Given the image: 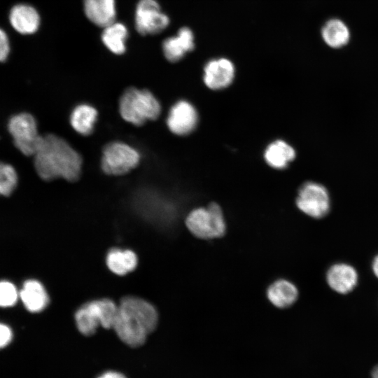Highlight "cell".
I'll return each mask as SVG.
<instances>
[{"instance_id":"cell-25","label":"cell","mask_w":378,"mask_h":378,"mask_svg":"<svg viewBox=\"0 0 378 378\" xmlns=\"http://www.w3.org/2000/svg\"><path fill=\"white\" fill-rule=\"evenodd\" d=\"M10 52V43L6 32L0 28V62L6 60Z\"/></svg>"},{"instance_id":"cell-10","label":"cell","mask_w":378,"mask_h":378,"mask_svg":"<svg viewBox=\"0 0 378 378\" xmlns=\"http://www.w3.org/2000/svg\"><path fill=\"white\" fill-rule=\"evenodd\" d=\"M198 113L195 106L188 101L180 100L171 108L167 125L169 130L178 136L188 135L196 127Z\"/></svg>"},{"instance_id":"cell-14","label":"cell","mask_w":378,"mask_h":378,"mask_svg":"<svg viewBox=\"0 0 378 378\" xmlns=\"http://www.w3.org/2000/svg\"><path fill=\"white\" fill-rule=\"evenodd\" d=\"M329 286L335 291L346 294L356 286L358 274L355 269L344 263L335 264L330 267L326 275Z\"/></svg>"},{"instance_id":"cell-17","label":"cell","mask_w":378,"mask_h":378,"mask_svg":"<svg viewBox=\"0 0 378 378\" xmlns=\"http://www.w3.org/2000/svg\"><path fill=\"white\" fill-rule=\"evenodd\" d=\"M20 296L26 309L30 312H39L48 302V295L43 286L38 281H26L20 292Z\"/></svg>"},{"instance_id":"cell-8","label":"cell","mask_w":378,"mask_h":378,"mask_svg":"<svg viewBox=\"0 0 378 378\" xmlns=\"http://www.w3.org/2000/svg\"><path fill=\"white\" fill-rule=\"evenodd\" d=\"M295 203L302 212L314 218L324 217L330 207L327 189L313 181L306 182L300 188Z\"/></svg>"},{"instance_id":"cell-15","label":"cell","mask_w":378,"mask_h":378,"mask_svg":"<svg viewBox=\"0 0 378 378\" xmlns=\"http://www.w3.org/2000/svg\"><path fill=\"white\" fill-rule=\"evenodd\" d=\"M84 13L88 19L104 28L115 22V0H83Z\"/></svg>"},{"instance_id":"cell-2","label":"cell","mask_w":378,"mask_h":378,"mask_svg":"<svg viewBox=\"0 0 378 378\" xmlns=\"http://www.w3.org/2000/svg\"><path fill=\"white\" fill-rule=\"evenodd\" d=\"M158 321V312L152 304L141 298L126 297L118 306L113 328L124 343L138 347L155 329Z\"/></svg>"},{"instance_id":"cell-23","label":"cell","mask_w":378,"mask_h":378,"mask_svg":"<svg viewBox=\"0 0 378 378\" xmlns=\"http://www.w3.org/2000/svg\"><path fill=\"white\" fill-rule=\"evenodd\" d=\"M18 183L15 169L9 164L0 162V195L8 196Z\"/></svg>"},{"instance_id":"cell-11","label":"cell","mask_w":378,"mask_h":378,"mask_svg":"<svg viewBox=\"0 0 378 378\" xmlns=\"http://www.w3.org/2000/svg\"><path fill=\"white\" fill-rule=\"evenodd\" d=\"M233 63L227 58L209 60L204 67L203 80L211 90H222L228 87L234 78Z\"/></svg>"},{"instance_id":"cell-26","label":"cell","mask_w":378,"mask_h":378,"mask_svg":"<svg viewBox=\"0 0 378 378\" xmlns=\"http://www.w3.org/2000/svg\"><path fill=\"white\" fill-rule=\"evenodd\" d=\"M13 332L9 326L0 323V349L7 346L13 340Z\"/></svg>"},{"instance_id":"cell-7","label":"cell","mask_w":378,"mask_h":378,"mask_svg":"<svg viewBox=\"0 0 378 378\" xmlns=\"http://www.w3.org/2000/svg\"><path fill=\"white\" fill-rule=\"evenodd\" d=\"M8 131L15 146L25 155H34L41 136L34 118L29 113H22L13 115L8 122Z\"/></svg>"},{"instance_id":"cell-19","label":"cell","mask_w":378,"mask_h":378,"mask_svg":"<svg viewBox=\"0 0 378 378\" xmlns=\"http://www.w3.org/2000/svg\"><path fill=\"white\" fill-rule=\"evenodd\" d=\"M321 36L327 46L332 48H341L350 39V31L346 24L340 19L332 18L323 26Z\"/></svg>"},{"instance_id":"cell-5","label":"cell","mask_w":378,"mask_h":378,"mask_svg":"<svg viewBox=\"0 0 378 378\" xmlns=\"http://www.w3.org/2000/svg\"><path fill=\"white\" fill-rule=\"evenodd\" d=\"M117 312L118 306L108 299L88 302L76 313L77 328L85 336L93 335L99 326L113 328Z\"/></svg>"},{"instance_id":"cell-16","label":"cell","mask_w":378,"mask_h":378,"mask_svg":"<svg viewBox=\"0 0 378 378\" xmlns=\"http://www.w3.org/2000/svg\"><path fill=\"white\" fill-rule=\"evenodd\" d=\"M267 297L274 307L280 309L288 308L297 300L298 290L288 280L278 279L267 288Z\"/></svg>"},{"instance_id":"cell-4","label":"cell","mask_w":378,"mask_h":378,"mask_svg":"<svg viewBox=\"0 0 378 378\" xmlns=\"http://www.w3.org/2000/svg\"><path fill=\"white\" fill-rule=\"evenodd\" d=\"M186 225L193 235L202 239L220 238L226 232L223 213L215 202L191 211L186 217Z\"/></svg>"},{"instance_id":"cell-9","label":"cell","mask_w":378,"mask_h":378,"mask_svg":"<svg viewBox=\"0 0 378 378\" xmlns=\"http://www.w3.org/2000/svg\"><path fill=\"white\" fill-rule=\"evenodd\" d=\"M136 31L141 35L157 34L169 24V18L161 11L156 0H139L134 15Z\"/></svg>"},{"instance_id":"cell-18","label":"cell","mask_w":378,"mask_h":378,"mask_svg":"<svg viewBox=\"0 0 378 378\" xmlns=\"http://www.w3.org/2000/svg\"><path fill=\"white\" fill-rule=\"evenodd\" d=\"M295 157L294 148L283 140L270 144L264 153L266 162L272 168L284 169Z\"/></svg>"},{"instance_id":"cell-1","label":"cell","mask_w":378,"mask_h":378,"mask_svg":"<svg viewBox=\"0 0 378 378\" xmlns=\"http://www.w3.org/2000/svg\"><path fill=\"white\" fill-rule=\"evenodd\" d=\"M34 156L36 171L45 181L63 178L74 182L80 177L81 156L65 139L55 134L42 136Z\"/></svg>"},{"instance_id":"cell-22","label":"cell","mask_w":378,"mask_h":378,"mask_svg":"<svg viewBox=\"0 0 378 378\" xmlns=\"http://www.w3.org/2000/svg\"><path fill=\"white\" fill-rule=\"evenodd\" d=\"M106 264L113 273L124 275L135 269L137 258L130 250L113 249L107 255Z\"/></svg>"},{"instance_id":"cell-28","label":"cell","mask_w":378,"mask_h":378,"mask_svg":"<svg viewBox=\"0 0 378 378\" xmlns=\"http://www.w3.org/2000/svg\"><path fill=\"white\" fill-rule=\"evenodd\" d=\"M372 270L376 275V276L378 278V255L374 258L373 263H372Z\"/></svg>"},{"instance_id":"cell-24","label":"cell","mask_w":378,"mask_h":378,"mask_svg":"<svg viewBox=\"0 0 378 378\" xmlns=\"http://www.w3.org/2000/svg\"><path fill=\"white\" fill-rule=\"evenodd\" d=\"M18 298V293L15 285L7 281H0V307H12Z\"/></svg>"},{"instance_id":"cell-20","label":"cell","mask_w":378,"mask_h":378,"mask_svg":"<svg viewBox=\"0 0 378 378\" xmlns=\"http://www.w3.org/2000/svg\"><path fill=\"white\" fill-rule=\"evenodd\" d=\"M128 31L125 24L113 22L104 28L102 41L113 54L122 55L126 50Z\"/></svg>"},{"instance_id":"cell-13","label":"cell","mask_w":378,"mask_h":378,"mask_svg":"<svg viewBox=\"0 0 378 378\" xmlns=\"http://www.w3.org/2000/svg\"><path fill=\"white\" fill-rule=\"evenodd\" d=\"M195 38L188 27H181L176 36L167 38L162 43V51L165 58L171 62L181 60L186 53L193 50Z\"/></svg>"},{"instance_id":"cell-6","label":"cell","mask_w":378,"mask_h":378,"mask_svg":"<svg viewBox=\"0 0 378 378\" xmlns=\"http://www.w3.org/2000/svg\"><path fill=\"white\" fill-rule=\"evenodd\" d=\"M139 153L122 142H111L103 150L101 166L108 175L120 176L135 168L139 162Z\"/></svg>"},{"instance_id":"cell-29","label":"cell","mask_w":378,"mask_h":378,"mask_svg":"<svg viewBox=\"0 0 378 378\" xmlns=\"http://www.w3.org/2000/svg\"><path fill=\"white\" fill-rule=\"evenodd\" d=\"M372 378H378V365L374 366L371 373Z\"/></svg>"},{"instance_id":"cell-27","label":"cell","mask_w":378,"mask_h":378,"mask_svg":"<svg viewBox=\"0 0 378 378\" xmlns=\"http://www.w3.org/2000/svg\"><path fill=\"white\" fill-rule=\"evenodd\" d=\"M98 378H126L122 374L114 372L108 371L101 374Z\"/></svg>"},{"instance_id":"cell-12","label":"cell","mask_w":378,"mask_h":378,"mask_svg":"<svg viewBox=\"0 0 378 378\" xmlns=\"http://www.w3.org/2000/svg\"><path fill=\"white\" fill-rule=\"evenodd\" d=\"M8 20L11 27L22 35L36 33L41 23L40 15L36 9L26 4L13 6L10 10Z\"/></svg>"},{"instance_id":"cell-21","label":"cell","mask_w":378,"mask_h":378,"mask_svg":"<svg viewBox=\"0 0 378 378\" xmlns=\"http://www.w3.org/2000/svg\"><path fill=\"white\" fill-rule=\"evenodd\" d=\"M97 118V111L88 104H80L72 111L70 122L72 127L82 135L92 133Z\"/></svg>"},{"instance_id":"cell-3","label":"cell","mask_w":378,"mask_h":378,"mask_svg":"<svg viewBox=\"0 0 378 378\" xmlns=\"http://www.w3.org/2000/svg\"><path fill=\"white\" fill-rule=\"evenodd\" d=\"M119 108L122 118L136 126L157 119L161 112L159 102L150 92L134 88L125 91L120 97Z\"/></svg>"}]
</instances>
